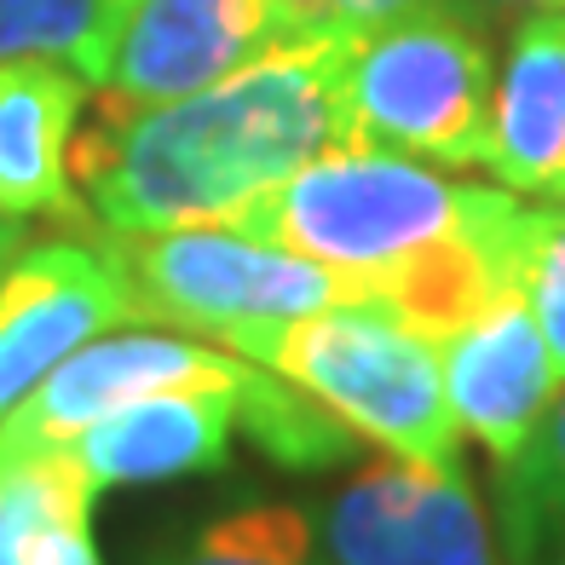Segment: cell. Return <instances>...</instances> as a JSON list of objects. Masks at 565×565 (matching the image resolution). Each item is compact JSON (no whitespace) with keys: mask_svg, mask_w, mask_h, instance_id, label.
Returning a JSON list of instances; mask_svg holds the SVG:
<instances>
[{"mask_svg":"<svg viewBox=\"0 0 565 565\" xmlns=\"http://www.w3.org/2000/svg\"><path fill=\"white\" fill-rule=\"evenodd\" d=\"M439 364L461 439H479L497 461L520 450L536 433V422L548 416V404L559 398V370L548 358V341L513 282L468 329H456L439 347Z\"/></svg>","mask_w":565,"mask_h":565,"instance_id":"obj_10","label":"cell"},{"mask_svg":"<svg viewBox=\"0 0 565 565\" xmlns=\"http://www.w3.org/2000/svg\"><path fill=\"white\" fill-rule=\"evenodd\" d=\"M23 565H105L93 548V520L82 525H41L23 543Z\"/></svg>","mask_w":565,"mask_h":565,"instance_id":"obj_18","label":"cell"},{"mask_svg":"<svg viewBox=\"0 0 565 565\" xmlns=\"http://www.w3.org/2000/svg\"><path fill=\"white\" fill-rule=\"evenodd\" d=\"M98 243L134 295V318L168 323L173 335H209L243 358L260 352L277 329L358 300L341 271L225 225H179L145 237L105 231Z\"/></svg>","mask_w":565,"mask_h":565,"instance_id":"obj_4","label":"cell"},{"mask_svg":"<svg viewBox=\"0 0 565 565\" xmlns=\"http://www.w3.org/2000/svg\"><path fill=\"white\" fill-rule=\"evenodd\" d=\"M116 323H134V295L105 243L53 237L23 248L0 277V422Z\"/></svg>","mask_w":565,"mask_h":565,"instance_id":"obj_9","label":"cell"},{"mask_svg":"<svg viewBox=\"0 0 565 565\" xmlns=\"http://www.w3.org/2000/svg\"><path fill=\"white\" fill-rule=\"evenodd\" d=\"M341 53L347 35L323 30L168 105L98 98L93 121L75 127L70 179L93 220L121 237L225 225L329 145H347Z\"/></svg>","mask_w":565,"mask_h":565,"instance_id":"obj_1","label":"cell"},{"mask_svg":"<svg viewBox=\"0 0 565 565\" xmlns=\"http://www.w3.org/2000/svg\"><path fill=\"white\" fill-rule=\"evenodd\" d=\"M508 282L525 295L565 387V202H525V196L513 202Z\"/></svg>","mask_w":565,"mask_h":565,"instance_id":"obj_17","label":"cell"},{"mask_svg":"<svg viewBox=\"0 0 565 565\" xmlns=\"http://www.w3.org/2000/svg\"><path fill=\"white\" fill-rule=\"evenodd\" d=\"M491 168L502 191L565 202V7L531 12L491 87Z\"/></svg>","mask_w":565,"mask_h":565,"instance_id":"obj_12","label":"cell"},{"mask_svg":"<svg viewBox=\"0 0 565 565\" xmlns=\"http://www.w3.org/2000/svg\"><path fill=\"white\" fill-rule=\"evenodd\" d=\"M30 525L18 520L12 508H0V565H23V543H30Z\"/></svg>","mask_w":565,"mask_h":565,"instance_id":"obj_20","label":"cell"},{"mask_svg":"<svg viewBox=\"0 0 565 565\" xmlns=\"http://www.w3.org/2000/svg\"><path fill=\"white\" fill-rule=\"evenodd\" d=\"M409 0H318V30H335V35H352V30H370V23L393 18Z\"/></svg>","mask_w":565,"mask_h":565,"instance_id":"obj_19","label":"cell"},{"mask_svg":"<svg viewBox=\"0 0 565 565\" xmlns=\"http://www.w3.org/2000/svg\"><path fill=\"white\" fill-rule=\"evenodd\" d=\"M531 7H565V0H531Z\"/></svg>","mask_w":565,"mask_h":565,"instance_id":"obj_23","label":"cell"},{"mask_svg":"<svg viewBox=\"0 0 565 565\" xmlns=\"http://www.w3.org/2000/svg\"><path fill=\"white\" fill-rule=\"evenodd\" d=\"M497 531L508 565L565 536V387L531 439L497 461Z\"/></svg>","mask_w":565,"mask_h":565,"instance_id":"obj_15","label":"cell"},{"mask_svg":"<svg viewBox=\"0 0 565 565\" xmlns=\"http://www.w3.org/2000/svg\"><path fill=\"white\" fill-rule=\"evenodd\" d=\"M491 41L468 0H409L341 53L347 139L427 168L491 162Z\"/></svg>","mask_w":565,"mask_h":565,"instance_id":"obj_3","label":"cell"},{"mask_svg":"<svg viewBox=\"0 0 565 565\" xmlns=\"http://www.w3.org/2000/svg\"><path fill=\"white\" fill-rule=\"evenodd\" d=\"M23 248H30V243H23V225L12 214H0V277H7V266L18 260Z\"/></svg>","mask_w":565,"mask_h":565,"instance_id":"obj_21","label":"cell"},{"mask_svg":"<svg viewBox=\"0 0 565 565\" xmlns=\"http://www.w3.org/2000/svg\"><path fill=\"white\" fill-rule=\"evenodd\" d=\"M87 116V82L70 64H7L0 70V214L12 220H75L70 145Z\"/></svg>","mask_w":565,"mask_h":565,"instance_id":"obj_13","label":"cell"},{"mask_svg":"<svg viewBox=\"0 0 565 565\" xmlns=\"http://www.w3.org/2000/svg\"><path fill=\"white\" fill-rule=\"evenodd\" d=\"M295 41L282 0H121L98 98L110 105H168L202 93Z\"/></svg>","mask_w":565,"mask_h":565,"instance_id":"obj_8","label":"cell"},{"mask_svg":"<svg viewBox=\"0 0 565 565\" xmlns=\"http://www.w3.org/2000/svg\"><path fill=\"white\" fill-rule=\"evenodd\" d=\"M139 565H329L312 513L289 502H248L150 543Z\"/></svg>","mask_w":565,"mask_h":565,"instance_id":"obj_14","label":"cell"},{"mask_svg":"<svg viewBox=\"0 0 565 565\" xmlns=\"http://www.w3.org/2000/svg\"><path fill=\"white\" fill-rule=\"evenodd\" d=\"M312 531L329 565H508L468 473L393 450L335 484Z\"/></svg>","mask_w":565,"mask_h":565,"instance_id":"obj_7","label":"cell"},{"mask_svg":"<svg viewBox=\"0 0 565 565\" xmlns=\"http://www.w3.org/2000/svg\"><path fill=\"white\" fill-rule=\"evenodd\" d=\"M121 0H0V70L70 64L93 87L105 70Z\"/></svg>","mask_w":565,"mask_h":565,"instance_id":"obj_16","label":"cell"},{"mask_svg":"<svg viewBox=\"0 0 565 565\" xmlns=\"http://www.w3.org/2000/svg\"><path fill=\"white\" fill-rule=\"evenodd\" d=\"M231 433H237V398L157 393L110 409L75 445H64V456L98 497L110 484H168L185 473H214L231 456Z\"/></svg>","mask_w":565,"mask_h":565,"instance_id":"obj_11","label":"cell"},{"mask_svg":"<svg viewBox=\"0 0 565 565\" xmlns=\"http://www.w3.org/2000/svg\"><path fill=\"white\" fill-rule=\"evenodd\" d=\"M484 185H461L445 168L381 145H329L323 157L295 168L282 185L254 196L225 220V231L260 237L341 271L358 300L387 271L409 266L416 254L439 248L473 225Z\"/></svg>","mask_w":565,"mask_h":565,"instance_id":"obj_2","label":"cell"},{"mask_svg":"<svg viewBox=\"0 0 565 565\" xmlns=\"http://www.w3.org/2000/svg\"><path fill=\"white\" fill-rule=\"evenodd\" d=\"M266 381V364L243 352L202 347L173 329H127V335H98L23 398L7 422H0V456H46L75 445L93 422L110 409L157 393H225L248 404V393Z\"/></svg>","mask_w":565,"mask_h":565,"instance_id":"obj_6","label":"cell"},{"mask_svg":"<svg viewBox=\"0 0 565 565\" xmlns=\"http://www.w3.org/2000/svg\"><path fill=\"white\" fill-rule=\"evenodd\" d=\"M520 565H565V536H559V543H548V548H536V554L520 559Z\"/></svg>","mask_w":565,"mask_h":565,"instance_id":"obj_22","label":"cell"},{"mask_svg":"<svg viewBox=\"0 0 565 565\" xmlns=\"http://www.w3.org/2000/svg\"><path fill=\"white\" fill-rule=\"evenodd\" d=\"M306 398H318L358 439L427 468H461V427L445 398L439 347L404 329L381 306H329L312 312L254 352Z\"/></svg>","mask_w":565,"mask_h":565,"instance_id":"obj_5","label":"cell"}]
</instances>
